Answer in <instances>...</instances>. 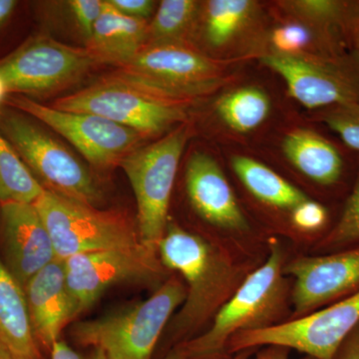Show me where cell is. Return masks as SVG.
Instances as JSON below:
<instances>
[{
  "label": "cell",
  "mask_w": 359,
  "mask_h": 359,
  "mask_svg": "<svg viewBox=\"0 0 359 359\" xmlns=\"http://www.w3.org/2000/svg\"><path fill=\"white\" fill-rule=\"evenodd\" d=\"M158 252L163 266L186 283L185 302L171 325L173 339L183 342L214 318L248 275L218 245L174 222L168 223Z\"/></svg>",
  "instance_id": "1"
},
{
  "label": "cell",
  "mask_w": 359,
  "mask_h": 359,
  "mask_svg": "<svg viewBox=\"0 0 359 359\" xmlns=\"http://www.w3.org/2000/svg\"><path fill=\"white\" fill-rule=\"evenodd\" d=\"M269 247L263 266L245 276L214 316L211 327L177 344L174 355L179 359H231L226 346L233 335L276 325L287 301V285L282 247L276 241H271Z\"/></svg>",
  "instance_id": "2"
},
{
  "label": "cell",
  "mask_w": 359,
  "mask_h": 359,
  "mask_svg": "<svg viewBox=\"0 0 359 359\" xmlns=\"http://www.w3.org/2000/svg\"><path fill=\"white\" fill-rule=\"evenodd\" d=\"M235 65L210 57L192 43H148L113 73L191 107L235 82Z\"/></svg>",
  "instance_id": "3"
},
{
  "label": "cell",
  "mask_w": 359,
  "mask_h": 359,
  "mask_svg": "<svg viewBox=\"0 0 359 359\" xmlns=\"http://www.w3.org/2000/svg\"><path fill=\"white\" fill-rule=\"evenodd\" d=\"M185 283L171 278L147 301L96 320L78 323L73 339L107 359H151L160 335L174 311L184 304Z\"/></svg>",
  "instance_id": "4"
},
{
  "label": "cell",
  "mask_w": 359,
  "mask_h": 359,
  "mask_svg": "<svg viewBox=\"0 0 359 359\" xmlns=\"http://www.w3.org/2000/svg\"><path fill=\"white\" fill-rule=\"evenodd\" d=\"M193 125L187 121L121 161L137 202V228L142 244L158 250L166 231L170 200L177 172Z\"/></svg>",
  "instance_id": "5"
},
{
  "label": "cell",
  "mask_w": 359,
  "mask_h": 359,
  "mask_svg": "<svg viewBox=\"0 0 359 359\" xmlns=\"http://www.w3.org/2000/svg\"><path fill=\"white\" fill-rule=\"evenodd\" d=\"M56 109L90 113L138 132L146 138L168 133L189 121L190 106L172 102L111 73L96 83L60 97Z\"/></svg>",
  "instance_id": "6"
},
{
  "label": "cell",
  "mask_w": 359,
  "mask_h": 359,
  "mask_svg": "<svg viewBox=\"0 0 359 359\" xmlns=\"http://www.w3.org/2000/svg\"><path fill=\"white\" fill-rule=\"evenodd\" d=\"M34 205L60 261L85 252L142 244L137 224L125 212L100 210L47 190Z\"/></svg>",
  "instance_id": "7"
},
{
  "label": "cell",
  "mask_w": 359,
  "mask_h": 359,
  "mask_svg": "<svg viewBox=\"0 0 359 359\" xmlns=\"http://www.w3.org/2000/svg\"><path fill=\"white\" fill-rule=\"evenodd\" d=\"M4 137L45 190L98 207L102 193L76 156L41 127L20 115H4Z\"/></svg>",
  "instance_id": "8"
},
{
  "label": "cell",
  "mask_w": 359,
  "mask_h": 359,
  "mask_svg": "<svg viewBox=\"0 0 359 359\" xmlns=\"http://www.w3.org/2000/svg\"><path fill=\"white\" fill-rule=\"evenodd\" d=\"M359 325V290L327 308L287 323L238 332L229 340L230 358L240 351L278 346L316 359L334 358L347 335Z\"/></svg>",
  "instance_id": "9"
},
{
  "label": "cell",
  "mask_w": 359,
  "mask_h": 359,
  "mask_svg": "<svg viewBox=\"0 0 359 359\" xmlns=\"http://www.w3.org/2000/svg\"><path fill=\"white\" fill-rule=\"evenodd\" d=\"M269 22L255 0L201 2L192 44L210 57L226 63L259 58Z\"/></svg>",
  "instance_id": "10"
},
{
  "label": "cell",
  "mask_w": 359,
  "mask_h": 359,
  "mask_svg": "<svg viewBox=\"0 0 359 359\" xmlns=\"http://www.w3.org/2000/svg\"><path fill=\"white\" fill-rule=\"evenodd\" d=\"M66 282L78 313L103 292L125 283H155L166 273L157 250L144 244L76 255L65 261Z\"/></svg>",
  "instance_id": "11"
},
{
  "label": "cell",
  "mask_w": 359,
  "mask_h": 359,
  "mask_svg": "<svg viewBox=\"0 0 359 359\" xmlns=\"http://www.w3.org/2000/svg\"><path fill=\"white\" fill-rule=\"evenodd\" d=\"M9 104L44 123L98 169L119 166L125 157L147 140L135 130L90 113L56 109L27 97H14Z\"/></svg>",
  "instance_id": "12"
},
{
  "label": "cell",
  "mask_w": 359,
  "mask_h": 359,
  "mask_svg": "<svg viewBox=\"0 0 359 359\" xmlns=\"http://www.w3.org/2000/svg\"><path fill=\"white\" fill-rule=\"evenodd\" d=\"M257 60L282 77L287 92L306 109L318 111L359 104V55L311 59L264 54Z\"/></svg>",
  "instance_id": "13"
},
{
  "label": "cell",
  "mask_w": 359,
  "mask_h": 359,
  "mask_svg": "<svg viewBox=\"0 0 359 359\" xmlns=\"http://www.w3.org/2000/svg\"><path fill=\"white\" fill-rule=\"evenodd\" d=\"M99 65L85 47L37 37L0 61L7 91L47 94L76 83Z\"/></svg>",
  "instance_id": "14"
},
{
  "label": "cell",
  "mask_w": 359,
  "mask_h": 359,
  "mask_svg": "<svg viewBox=\"0 0 359 359\" xmlns=\"http://www.w3.org/2000/svg\"><path fill=\"white\" fill-rule=\"evenodd\" d=\"M287 162L323 195L344 203L359 166V154L337 139L311 127L295 126L283 135Z\"/></svg>",
  "instance_id": "15"
},
{
  "label": "cell",
  "mask_w": 359,
  "mask_h": 359,
  "mask_svg": "<svg viewBox=\"0 0 359 359\" xmlns=\"http://www.w3.org/2000/svg\"><path fill=\"white\" fill-rule=\"evenodd\" d=\"M283 273L294 280L292 301L295 316H308L358 292L359 245L299 257L285 264Z\"/></svg>",
  "instance_id": "16"
},
{
  "label": "cell",
  "mask_w": 359,
  "mask_h": 359,
  "mask_svg": "<svg viewBox=\"0 0 359 359\" xmlns=\"http://www.w3.org/2000/svg\"><path fill=\"white\" fill-rule=\"evenodd\" d=\"M1 229L7 269L25 289L33 276L57 259L34 204L2 203Z\"/></svg>",
  "instance_id": "17"
},
{
  "label": "cell",
  "mask_w": 359,
  "mask_h": 359,
  "mask_svg": "<svg viewBox=\"0 0 359 359\" xmlns=\"http://www.w3.org/2000/svg\"><path fill=\"white\" fill-rule=\"evenodd\" d=\"M186 190L194 211L205 222L231 233H245L250 224L218 161L195 151L186 165Z\"/></svg>",
  "instance_id": "18"
},
{
  "label": "cell",
  "mask_w": 359,
  "mask_h": 359,
  "mask_svg": "<svg viewBox=\"0 0 359 359\" xmlns=\"http://www.w3.org/2000/svg\"><path fill=\"white\" fill-rule=\"evenodd\" d=\"M25 292L35 339L50 351L63 328L79 314L66 282L65 262L56 259L33 276Z\"/></svg>",
  "instance_id": "19"
},
{
  "label": "cell",
  "mask_w": 359,
  "mask_h": 359,
  "mask_svg": "<svg viewBox=\"0 0 359 359\" xmlns=\"http://www.w3.org/2000/svg\"><path fill=\"white\" fill-rule=\"evenodd\" d=\"M263 52L264 54L311 59H334L353 52L346 33L313 25L273 11Z\"/></svg>",
  "instance_id": "20"
},
{
  "label": "cell",
  "mask_w": 359,
  "mask_h": 359,
  "mask_svg": "<svg viewBox=\"0 0 359 359\" xmlns=\"http://www.w3.org/2000/svg\"><path fill=\"white\" fill-rule=\"evenodd\" d=\"M273 98L261 85L233 83L219 90L212 103V115L223 134L249 138L271 121Z\"/></svg>",
  "instance_id": "21"
},
{
  "label": "cell",
  "mask_w": 359,
  "mask_h": 359,
  "mask_svg": "<svg viewBox=\"0 0 359 359\" xmlns=\"http://www.w3.org/2000/svg\"><path fill=\"white\" fill-rule=\"evenodd\" d=\"M149 20H136L118 13L106 0V7L85 48L99 65L119 67L134 57L148 41Z\"/></svg>",
  "instance_id": "22"
},
{
  "label": "cell",
  "mask_w": 359,
  "mask_h": 359,
  "mask_svg": "<svg viewBox=\"0 0 359 359\" xmlns=\"http://www.w3.org/2000/svg\"><path fill=\"white\" fill-rule=\"evenodd\" d=\"M0 348L13 359H41L25 289L0 259Z\"/></svg>",
  "instance_id": "23"
},
{
  "label": "cell",
  "mask_w": 359,
  "mask_h": 359,
  "mask_svg": "<svg viewBox=\"0 0 359 359\" xmlns=\"http://www.w3.org/2000/svg\"><path fill=\"white\" fill-rule=\"evenodd\" d=\"M230 165L233 174L248 192L262 204L282 211L292 212L309 199L297 187L273 171L256 158L244 154H233Z\"/></svg>",
  "instance_id": "24"
},
{
  "label": "cell",
  "mask_w": 359,
  "mask_h": 359,
  "mask_svg": "<svg viewBox=\"0 0 359 359\" xmlns=\"http://www.w3.org/2000/svg\"><path fill=\"white\" fill-rule=\"evenodd\" d=\"M201 2L163 0L149 21L148 43H192Z\"/></svg>",
  "instance_id": "25"
},
{
  "label": "cell",
  "mask_w": 359,
  "mask_h": 359,
  "mask_svg": "<svg viewBox=\"0 0 359 359\" xmlns=\"http://www.w3.org/2000/svg\"><path fill=\"white\" fill-rule=\"evenodd\" d=\"M358 1L346 0H283L273 2L276 13L308 21L313 25L346 33L351 39Z\"/></svg>",
  "instance_id": "26"
},
{
  "label": "cell",
  "mask_w": 359,
  "mask_h": 359,
  "mask_svg": "<svg viewBox=\"0 0 359 359\" xmlns=\"http://www.w3.org/2000/svg\"><path fill=\"white\" fill-rule=\"evenodd\" d=\"M44 191L20 156L0 134V204H34Z\"/></svg>",
  "instance_id": "27"
},
{
  "label": "cell",
  "mask_w": 359,
  "mask_h": 359,
  "mask_svg": "<svg viewBox=\"0 0 359 359\" xmlns=\"http://www.w3.org/2000/svg\"><path fill=\"white\" fill-rule=\"evenodd\" d=\"M359 245V166L351 192L340 205L330 231L320 238L316 249L323 254L339 252Z\"/></svg>",
  "instance_id": "28"
},
{
  "label": "cell",
  "mask_w": 359,
  "mask_h": 359,
  "mask_svg": "<svg viewBox=\"0 0 359 359\" xmlns=\"http://www.w3.org/2000/svg\"><path fill=\"white\" fill-rule=\"evenodd\" d=\"M313 118L359 154V104L327 108L313 113Z\"/></svg>",
  "instance_id": "29"
},
{
  "label": "cell",
  "mask_w": 359,
  "mask_h": 359,
  "mask_svg": "<svg viewBox=\"0 0 359 359\" xmlns=\"http://www.w3.org/2000/svg\"><path fill=\"white\" fill-rule=\"evenodd\" d=\"M290 215V221L295 229L306 233L325 231L327 233L330 230L327 228L328 224L330 228L334 224L330 222L332 217L327 205L311 198L297 205Z\"/></svg>",
  "instance_id": "30"
},
{
  "label": "cell",
  "mask_w": 359,
  "mask_h": 359,
  "mask_svg": "<svg viewBox=\"0 0 359 359\" xmlns=\"http://www.w3.org/2000/svg\"><path fill=\"white\" fill-rule=\"evenodd\" d=\"M78 27L86 39L93 32L94 26L102 15L106 0H72L68 2Z\"/></svg>",
  "instance_id": "31"
},
{
  "label": "cell",
  "mask_w": 359,
  "mask_h": 359,
  "mask_svg": "<svg viewBox=\"0 0 359 359\" xmlns=\"http://www.w3.org/2000/svg\"><path fill=\"white\" fill-rule=\"evenodd\" d=\"M108 2L123 15L142 20H148L157 7V2L152 0H108Z\"/></svg>",
  "instance_id": "32"
},
{
  "label": "cell",
  "mask_w": 359,
  "mask_h": 359,
  "mask_svg": "<svg viewBox=\"0 0 359 359\" xmlns=\"http://www.w3.org/2000/svg\"><path fill=\"white\" fill-rule=\"evenodd\" d=\"M50 351L51 359H107L105 354L95 349L87 355L78 353L62 340L55 342Z\"/></svg>",
  "instance_id": "33"
},
{
  "label": "cell",
  "mask_w": 359,
  "mask_h": 359,
  "mask_svg": "<svg viewBox=\"0 0 359 359\" xmlns=\"http://www.w3.org/2000/svg\"><path fill=\"white\" fill-rule=\"evenodd\" d=\"M332 359H359V325L341 342Z\"/></svg>",
  "instance_id": "34"
},
{
  "label": "cell",
  "mask_w": 359,
  "mask_h": 359,
  "mask_svg": "<svg viewBox=\"0 0 359 359\" xmlns=\"http://www.w3.org/2000/svg\"><path fill=\"white\" fill-rule=\"evenodd\" d=\"M290 349L287 347L278 346H269L266 348L262 349L257 353L256 358L254 359H290ZM302 359H316L311 356L306 355Z\"/></svg>",
  "instance_id": "35"
},
{
  "label": "cell",
  "mask_w": 359,
  "mask_h": 359,
  "mask_svg": "<svg viewBox=\"0 0 359 359\" xmlns=\"http://www.w3.org/2000/svg\"><path fill=\"white\" fill-rule=\"evenodd\" d=\"M351 41L353 50L358 52L359 55V1H358V6H356L353 23H351Z\"/></svg>",
  "instance_id": "36"
},
{
  "label": "cell",
  "mask_w": 359,
  "mask_h": 359,
  "mask_svg": "<svg viewBox=\"0 0 359 359\" xmlns=\"http://www.w3.org/2000/svg\"><path fill=\"white\" fill-rule=\"evenodd\" d=\"M15 6L16 1L13 0H0V26L9 18Z\"/></svg>",
  "instance_id": "37"
},
{
  "label": "cell",
  "mask_w": 359,
  "mask_h": 359,
  "mask_svg": "<svg viewBox=\"0 0 359 359\" xmlns=\"http://www.w3.org/2000/svg\"><path fill=\"white\" fill-rule=\"evenodd\" d=\"M257 348L247 349V351H240V353L235 354L231 359H250V356L256 353ZM165 359H179L173 353H170Z\"/></svg>",
  "instance_id": "38"
},
{
  "label": "cell",
  "mask_w": 359,
  "mask_h": 359,
  "mask_svg": "<svg viewBox=\"0 0 359 359\" xmlns=\"http://www.w3.org/2000/svg\"><path fill=\"white\" fill-rule=\"evenodd\" d=\"M7 87L6 85V82L4 81L1 76H0V101L2 100L6 93H7Z\"/></svg>",
  "instance_id": "39"
},
{
  "label": "cell",
  "mask_w": 359,
  "mask_h": 359,
  "mask_svg": "<svg viewBox=\"0 0 359 359\" xmlns=\"http://www.w3.org/2000/svg\"><path fill=\"white\" fill-rule=\"evenodd\" d=\"M0 359H13L9 355L8 353H6L4 349L0 348Z\"/></svg>",
  "instance_id": "40"
}]
</instances>
